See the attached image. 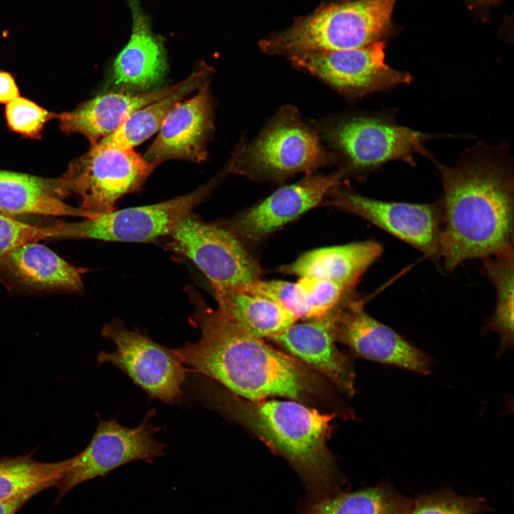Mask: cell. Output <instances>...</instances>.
I'll use <instances>...</instances> for the list:
<instances>
[{
    "instance_id": "cell-1",
    "label": "cell",
    "mask_w": 514,
    "mask_h": 514,
    "mask_svg": "<svg viewBox=\"0 0 514 514\" xmlns=\"http://www.w3.org/2000/svg\"><path fill=\"white\" fill-rule=\"evenodd\" d=\"M191 297L195 310L189 322L201 331V337L172 349L183 364L247 400L282 397L312 408H331L336 416L353 418V410L324 376L246 333L194 292Z\"/></svg>"
},
{
    "instance_id": "cell-2",
    "label": "cell",
    "mask_w": 514,
    "mask_h": 514,
    "mask_svg": "<svg viewBox=\"0 0 514 514\" xmlns=\"http://www.w3.org/2000/svg\"><path fill=\"white\" fill-rule=\"evenodd\" d=\"M443 186L439 255L453 271L513 245V178L491 155H472L450 167L436 163Z\"/></svg>"
},
{
    "instance_id": "cell-3",
    "label": "cell",
    "mask_w": 514,
    "mask_h": 514,
    "mask_svg": "<svg viewBox=\"0 0 514 514\" xmlns=\"http://www.w3.org/2000/svg\"><path fill=\"white\" fill-rule=\"evenodd\" d=\"M198 394L204 404L250 430L294 468L309 498L340 490L343 483L327 446L336 415L292 400H251L208 381Z\"/></svg>"
},
{
    "instance_id": "cell-4",
    "label": "cell",
    "mask_w": 514,
    "mask_h": 514,
    "mask_svg": "<svg viewBox=\"0 0 514 514\" xmlns=\"http://www.w3.org/2000/svg\"><path fill=\"white\" fill-rule=\"evenodd\" d=\"M335 161L316 128L305 122L296 108L285 106L253 141L240 142L228 161L230 173L281 183L299 173H314Z\"/></svg>"
},
{
    "instance_id": "cell-5",
    "label": "cell",
    "mask_w": 514,
    "mask_h": 514,
    "mask_svg": "<svg viewBox=\"0 0 514 514\" xmlns=\"http://www.w3.org/2000/svg\"><path fill=\"white\" fill-rule=\"evenodd\" d=\"M395 0H354L323 6L259 44L270 55L362 47L388 31Z\"/></svg>"
},
{
    "instance_id": "cell-6",
    "label": "cell",
    "mask_w": 514,
    "mask_h": 514,
    "mask_svg": "<svg viewBox=\"0 0 514 514\" xmlns=\"http://www.w3.org/2000/svg\"><path fill=\"white\" fill-rule=\"evenodd\" d=\"M317 131L333 148L336 160H341L340 168L347 176L358 177L390 161L413 165L416 153L430 157L424 143L434 137L370 114L336 119L323 123Z\"/></svg>"
},
{
    "instance_id": "cell-7",
    "label": "cell",
    "mask_w": 514,
    "mask_h": 514,
    "mask_svg": "<svg viewBox=\"0 0 514 514\" xmlns=\"http://www.w3.org/2000/svg\"><path fill=\"white\" fill-rule=\"evenodd\" d=\"M156 168L133 148L99 141L70 163L60 178L64 197L76 195L80 208L94 217L116 209L125 195L138 191Z\"/></svg>"
},
{
    "instance_id": "cell-8",
    "label": "cell",
    "mask_w": 514,
    "mask_h": 514,
    "mask_svg": "<svg viewBox=\"0 0 514 514\" xmlns=\"http://www.w3.org/2000/svg\"><path fill=\"white\" fill-rule=\"evenodd\" d=\"M168 246L191 261L213 290H245L262 271L246 247L219 223H207L193 212L168 236Z\"/></svg>"
},
{
    "instance_id": "cell-9",
    "label": "cell",
    "mask_w": 514,
    "mask_h": 514,
    "mask_svg": "<svg viewBox=\"0 0 514 514\" xmlns=\"http://www.w3.org/2000/svg\"><path fill=\"white\" fill-rule=\"evenodd\" d=\"M101 334L116 344V350L100 352L97 358L99 365L116 366L150 398L167 404L182 400L186 370L172 349L137 331L128 330L119 319L106 324Z\"/></svg>"
},
{
    "instance_id": "cell-10",
    "label": "cell",
    "mask_w": 514,
    "mask_h": 514,
    "mask_svg": "<svg viewBox=\"0 0 514 514\" xmlns=\"http://www.w3.org/2000/svg\"><path fill=\"white\" fill-rule=\"evenodd\" d=\"M226 173L228 172L224 167L216 176L192 192L166 201L116 209L80 222L64 223L67 238L143 243L168 236Z\"/></svg>"
},
{
    "instance_id": "cell-11",
    "label": "cell",
    "mask_w": 514,
    "mask_h": 514,
    "mask_svg": "<svg viewBox=\"0 0 514 514\" xmlns=\"http://www.w3.org/2000/svg\"><path fill=\"white\" fill-rule=\"evenodd\" d=\"M156 410L147 412L135 428L121 425L116 418L100 420L94 436L79 454L71 458L70 465L57 484V498L78 485L129 463L142 460L152 463L164 455L166 445L153 437L161 427L148 423Z\"/></svg>"
},
{
    "instance_id": "cell-12",
    "label": "cell",
    "mask_w": 514,
    "mask_h": 514,
    "mask_svg": "<svg viewBox=\"0 0 514 514\" xmlns=\"http://www.w3.org/2000/svg\"><path fill=\"white\" fill-rule=\"evenodd\" d=\"M385 43L336 51H315L288 56L296 66L351 98H361L410 84V74L385 62Z\"/></svg>"
},
{
    "instance_id": "cell-13",
    "label": "cell",
    "mask_w": 514,
    "mask_h": 514,
    "mask_svg": "<svg viewBox=\"0 0 514 514\" xmlns=\"http://www.w3.org/2000/svg\"><path fill=\"white\" fill-rule=\"evenodd\" d=\"M343 185L329 193L323 201L324 204L366 219L428 257L440 258V203L424 204L379 201L356 193Z\"/></svg>"
},
{
    "instance_id": "cell-14",
    "label": "cell",
    "mask_w": 514,
    "mask_h": 514,
    "mask_svg": "<svg viewBox=\"0 0 514 514\" xmlns=\"http://www.w3.org/2000/svg\"><path fill=\"white\" fill-rule=\"evenodd\" d=\"M347 175L339 168L328 174H308L285 185L236 216L219 223L246 247L257 244L325 200Z\"/></svg>"
},
{
    "instance_id": "cell-15",
    "label": "cell",
    "mask_w": 514,
    "mask_h": 514,
    "mask_svg": "<svg viewBox=\"0 0 514 514\" xmlns=\"http://www.w3.org/2000/svg\"><path fill=\"white\" fill-rule=\"evenodd\" d=\"M336 342L363 358L396 366L419 374L431 372L433 359L364 309L362 299L347 293L339 303L334 322Z\"/></svg>"
},
{
    "instance_id": "cell-16",
    "label": "cell",
    "mask_w": 514,
    "mask_h": 514,
    "mask_svg": "<svg viewBox=\"0 0 514 514\" xmlns=\"http://www.w3.org/2000/svg\"><path fill=\"white\" fill-rule=\"evenodd\" d=\"M211 81L191 98L179 102L169 113L143 155L155 168L169 160L201 163L213 133V103Z\"/></svg>"
},
{
    "instance_id": "cell-17",
    "label": "cell",
    "mask_w": 514,
    "mask_h": 514,
    "mask_svg": "<svg viewBox=\"0 0 514 514\" xmlns=\"http://www.w3.org/2000/svg\"><path fill=\"white\" fill-rule=\"evenodd\" d=\"M132 16L130 38L116 56L109 79L111 91L141 94L161 88L168 70L164 40L153 32L140 0H127Z\"/></svg>"
},
{
    "instance_id": "cell-18",
    "label": "cell",
    "mask_w": 514,
    "mask_h": 514,
    "mask_svg": "<svg viewBox=\"0 0 514 514\" xmlns=\"http://www.w3.org/2000/svg\"><path fill=\"white\" fill-rule=\"evenodd\" d=\"M339 303L326 315L294 323L269 339L351 397L355 393V371L348 356L337 348L334 336Z\"/></svg>"
},
{
    "instance_id": "cell-19",
    "label": "cell",
    "mask_w": 514,
    "mask_h": 514,
    "mask_svg": "<svg viewBox=\"0 0 514 514\" xmlns=\"http://www.w3.org/2000/svg\"><path fill=\"white\" fill-rule=\"evenodd\" d=\"M183 82L141 94L102 93L59 114L60 128L64 133L82 134L93 146L114 133L133 112L177 90Z\"/></svg>"
},
{
    "instance_id": "cell-20",
    "label": "cell",
    "mask_w": 514,
    "mask_h": 514,
    "mask_svg": "<svg viewBox=\"0 0 514 514\" xmlns=\"http://www.w3.org/2000/svg\"><path fill=\"white\" fill-rule=\"evenodd\" d=\"M382 246L373 241L318 248L302 253L281 266L278 272L336 282L353 291L368 268L380 256Z\"/></svg>"
},
{
    "instance_id": "cell-21",
    "label": "cell",
    "mask_w": 514,
    "mask_h": 514,
    "mask_svg": "<svg viewBox=\"0 0 514 514\" xmlns=\"http://www.w3.org/2000/svg\"><path fill=\"white\" fill-rule=\"evenodd\" d=\"M0 266L18 283L32 289L80 291L81 271L38 242L19 246L0 258Z\"/></svg>"
},
{
    "instance_id": "cell-22",
    "label": "cell",
    "mask_w": 514,
    "mask_h": 514,
    "mask_svg": "<svg viewBox=\"0 0 514 514\" xmlns=\"http://www.w3.org/2000/svg\"><path fill=\"white\" fill-rule=\"evenodd\" d=\"M59 178L0 170V208L6 213L53 216H94L64 203Z\"/></svg>"
},
{
    "instance_id": "cell-23",
    "label": "cell",
    "mask_w": 514,
    "mask_h": 514,
    "mask_svg": "<svg viewBox=\"0 0 514 514\" xmlns=\"http://www.w3.org/2000/svg\"><path fill=\"white\" fill-rule=\"evenodd\" d=\"M217 309L246 333L271 338L298 321L274 301L243 290H213Z\"/></svg>"
},
{
    "instance_id": "cell-24",
    "label": "cell",
    "mask_w": 514,
    "mask_h": 514,
    "mask_svg": "<svg viewBox=\"0 0 514 514\" xmlns=\"http://www.w3.org/2000/svg\"><path fill=\"white\" fill-rule=\"evenodd\" d=\"M213 71L206 64H198L177 90L133 112L114 133L101 141L133 148L144 142L158 131L171 110L185 96L211 81Z\"/></svg>"
},
{
    "instance_id": "cell-25",
    "label": "cell",
    "mask_w": 514,
    "mask_h": 514,
    "mask_svg": "<svg viewBox=\"0 0 514 514\" xmlns=\"http://www.w3.org/2000/svg\"><path fill=\"white\" fill-rule=\"evenodd\" d=\"M412 499L381 483L354 492L338 490L309 498L301 514H408Z\"/></svg>"
},
{
    "instance_id": "cell-26",
    "label": "cell",
    "mask_w": 514,
    "mask_h": 514,
    "mask_svg": "<svg viewBox=\"0 0 514 514\" xmlns=\"http://www.w3.org/2000/svg\"><path fill=\"white\" fill-rule=\"evenodd\" d=\"M481 270L492 281L497 293L494 315L483 332L495 331L499 335V356L513 345V245L483 258Z\"/></svg>"
},
{
    "instance_id": "cell-27",
    "label": "cell",
    "mask_w": 514,
    "mask_h": 514,
    "mask_svg": "<svg viewBox=\"0 0 514 514\" xmlns=\"http://www.w3.org/2000/svg\"><path fill=\"white\" fill-rule=\"evenodd\" d=\"M70 462L44 463L29 455L1 460L0 501L57 485Z\"/></svg>"
},
{
    "instance_id": "cell-28",
    "label": "cell",
    "mask_w": 514,
    "mask_h": 514,
    "mask_svg": "<svg viewBox=\"0 0 514 514\" xmlns=\"http://www.w3.org/2000/svg\"><path fill=\"white\" fill-rule=\"evenodd\" d=\"M485 509L481 498L459 495L445 488L412 500L408 514H482Z\"/></svg>"
},
{
    "instance_id": "cell-29",
    "label": "cell",
    "mask_w": 514,
    "mask_h": 514,
    "mask_svg": "<svg viewBox=\"0 0 514 514\" xmlns=\"http://www.w3.org/2000/svg\"><path fill=\"white\" fill-rule=\"evenodd\" d=\"M66 236L63 223L41 227L21 221L13 216L0 213V258L26 243L47 238H66Z\"/></svg>"
},
{
    "instance_id": "cell-30",
    "label": "cell",
    "mask_w": 514,
    "mask_h": 514,
    "mask_svg": "<svg viewBox=\"0 0 514 514\" xmlns=\"http://www.w3.org/2000/svg\"><path fill=\"white\" fill-rule=\"evenodd\" d=\"M296 283L305 300L306 321L326 315L338 305L348 293L352 291H347L336 282L315 277H300Z\"/></svg>"
},
{
    "instance_id": "cell-31",
    "label": "cell",
    "mask_w": 514,
    "mask_h": 514,
    "mask_svg": "<svg viewBox=\"0 0 514 514\" xmlns=\"http://www.w3.org/2000/svg\"><path fill=\"white\" fill-rule=\"evenodd\" d=\"M58 116L24 97L19 96L6 104L9 128L27 138H39L46 124Z\"/></svg>"
},
{
    "instance_id": "cell-32",
    "label": "cell",
    "mask_w": 514,
    "mask_h": 514,
    "mask_svg": "<svg viewBox=\"0 0 514 514\" xmlns=\"http://www.w3.org/2000/svg\"><path fill=\"white\" fill-rule=\"evenodd\" d=\"M268 298L278 303L297 320H307V308L303 293L297 283L282 280L258 279L243 290Z\"/></svg>"
},
{
    "instance_id": "cell-33",
    "label": "cell",
    "mask_w": 514,
    "mask_h": 514,
    "mask_svg": "<svg viewBox=\"0 0 514 514\" xmlns=\"http://www.w3.org/2000/svg\"><path fill=\"white\" fill-rule=\"evenodd\" d=\"M19 96V90L14 76L0 70V104H6Z\"/></svg>"
},
{
    "instance_id": "cell-34",
    "label": "cell",
    "mask_w": 514,
    "mask_h": 514,
    "mask_svg": "<svg viewBox=\"0 0 514 514\" xmlns=\"http://www.w3.org/2000/svg\"><path fill=\"white\" fill-rule=\"evenodd\" d=\"M36 493H28L11 499L0 501V514H16Z\"/></svg>"
},
{
    "instance_id": "cell-35",
    "label": "cell",
    "mask_w": 514,
    "mask_h": 514,
    "mask_svg": "<svg viewBox=\"0 0 514 514\" xmlns=\"http://www.w3.org/2000/svg\"><path fill=\"white\" fill-rule=\"evenodd\" d=\"M0 213L7 214V213H6L5 212H4L1 208H0ZM7 215H9V214H7ZM10 216H11V215H10Z\"/></svg>"
}]
</instances>
